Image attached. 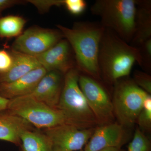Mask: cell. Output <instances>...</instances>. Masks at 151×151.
<instances>
[{
	"label": "cell",
	"instance_id": "6da1fadb",
	"mask_svg": "<svg viewBox=\"0 0 151 151\" xmlns=\"http://www.w3.org/2000/svg\"><path fill=\"white\" fill-rule=\"evenodd\" d=\"M74 53L76 68L80 73L102 81L98 65L100 40L105 29L100 22L81 21L73 27L57 25Z\"/></svg>",
	"mask_w": 151,
	"mask_h": 151
},
{
	"label": "cell",
	"instance_id": "7a4b0ae2",
	"mask_svg": "<svg viewBox=\"0 0 151 151\" xmlns=\"http://www.w3.org/2000/svg\"><path fill=\"white\" fill-rule=\"evenodd\" d=\"M140 63L137 48L108 29L104 31L99 46L98 65L101 80L112 86L119 79L129 76L135 63Z\"/></svg>",
	"mask_w": 151,
	"mask_h": 151
},
{
	"label": "cell",
	"instance_id": "3957f363",
	"mask_svg": "<svg viewBox=\"0 0 151 151\" xmlns=\"http://www.w3.org/2000/svg\"><path fill=\"white\" fill-rule=\"evenodd\" d=\"M79 74L80 72L75 68L64 75L57 109L62 112L68 124L80 129L96 128L99 123L79 87Z\"/></svg>",
	"mask_w": 151,
	"mask_h": 151
},
{
	"label": "cell",
	"instance_id": "277c9868",
	"mask_svg": "<svg viewBox=\"0 0 151 151\" xmlns=\"http://www.w3.org/2000/svg\"><path fill=\"white\" fill-rule=\"evenodd\" d=\"M90 11L100 18V22L105 28L130 44L134 32L136 0H97Z\"/></svg>",
	"mask_w": 151,
	"mask_h": 151
},
{
	"label": "cell",
	"instance_id": "5b68a950",
	"mask_svg": "<svg viewBox=\"0 0 151 151\" xmlns=\"http://www.w3.org/2000/svg\"><path fill=\"white\" fill-rule=\"evenodd\" d=\"M150 96L129 76L116 81L113 85L112 100L117 122L126 129L134 127L145 101Z\"/></svg>",
	"mask_w": 151,
	"mask_h": 151
},
{
	"label": "cell",
	"instance_id": "8992f818",
	"mask_svg": "<svg viewBox=\"0 0 151 151\" xmlns=\"http://www.w3.org/2000/svg\"><path fill=\"white\" fill-rule=\"evenodd\" d=\"M6 110L37 129H45L67 124L61 111L36 100L29 95L10 100Z\"/></svg>",
	"mask_w": 151,
	"mask_h": 151
},
{
	"label": "cell",
	"instance_id": "52a82bcc",
	"mask_svg": "<svg viewBox=\"0 0 151 151\" xmlns=\"http://www.w3.org/2000/svg\"><path fill=\"white\" fill-rule=\"evenodd\" d=\"M78 84L99 125L115 122L112 97L107 85L81 73Z\"/></svg>",
	"mask_w": 151,
	"mask_h": 151
},
{
	"label": "cell",
	"instance_id": "ba28073f",
	"mask_svg": "<svg viewBox=\"0 0 151 151\" xmlns=\"http://www.w3.org/2000/svg\"><path fill=\"white\" fill-rule=\"evenodd\" d=\"M64 38L59 29L29 28L17 38L11 50L35 56L51 48Z\"/></svg>",
	"mask_w": 151,
	"mask_h": 151
},
{
	"label": "cell",
	"instance_id": "9c48e42d",
	"mask_svg": "<svg viewBox=\"0 0 151 151\" xmlns=\"http://www.w3.org/2000/svg\"><path fill=\"white\" fill-rule=\"evenodd\" d=\"M95 128L80 129L64 124L45 129L44 133L51 142L52 151L81 150L94 133Z\"/></svg>",
	"mask_w": 151,
	"mask_h": 151
},
{
	"label": "cell",
	"instance_id": "30bf717a",
	"mask_svg": "<svg viewBox=\"0 0 151 151\" xmlns=\"http://www.w3.org/2000/svg\"><path fill=\"white\" fill-rule=\"evenodd\" d=\"M35 57L41 66L47 72L57 71L65 74L70 69L76 68L73 50L65 38L48 50Z\"/></svg>",
	"mask_w": 151,
	"mask_h": 151
},
{
	"label": "cell",
	"instance_id": "8fae6325",
	"mask_svg": "<svg viewBox=\"0 0 151 151\" xmlns=\"http://www.w3.org/2000/svg\"><path fill=\"white\" fill-rule=\"evenodd\" d=\"M126 128L118 122L99 125L84 147V151H98L108 147L121 148L128 140Z\"/></svg>",
	"mask_w": 151,
	"mask_h": 151
},
{
	"label": "cell",
	"instance_id": "7c38bea8",
	"mask_svg": "<svg viewBox=\"0 0 151 151\" xmlns=\"http://www.w3.org/2000/svg\"><path fill=\"white\" fill-rule=\"evenodd\" d=\"M64 75L57 71L47 72L29 95L51 108L57 109L63 87Z\"/></svg>",
	"mask_w": 151,
	"mask_h": 151
},
{
	"label": "cell",
	"instance_id": "4fadbf2b",
	"mask_svg": "<svg viewBox=\"0 0 151 151\" xmlns=\"http://www.w3.org/2000/svg\"><path fill=\"white\" fill-rule=\"evenodd\" d=\"M47 72L40 66L15 81L0 83V96L10 100L30 94Z\"/></svg>",
	"mask_w": 151,
	"mask_h": 151
},
{
	"label": "cell",
	"instance_id": "5bb4252c",
	"mask_svg": "<svg viewBox=\"0 0 151 151\" xmlns=\"http://www.w3.org/2000/svg\"><path fill=\"white\" fill-rule=\"evenodd\" d=\"M136 1L134 32L129 44L137 48L146 40L151 38V1Z\"/></svg>",
	"mask_w": 151,
	"mask_h": 151
},
{
	"label": "cell",
	"instance_id": "9a60e30c",
	"mask_svg": "<svg viewBox=\"0 0 151 151\" xmlns=\"http://www.w3.org/2000/svg\"><path fill=\"white\" fill-rule=\"evenodd\" d=\"M27 130H33L32 125L27 121L7 110L0 113V140L21 145L20 136Z\"/></svg>",
	"mask_w": 151,
	"mask_h": 151
},
{
	"label": "cell",
	"instance_id": "2e32d148",
	"mask_svg": "<svg viewBox=\"0 0 151 151\" xmlns=\"http://www.w3.org/2000/svg\"><path fill=\"white\" fill-rule=\"evenodd\" d=\"M9 52L13 58L12 65L6 72L0 73V83L15 81L41 66L35 56L11 49Z\"/></svg>",
	"mask_w": 151,
	"mask_h": 151
},
{
	"label": "cell",
	"instance_id": "e0dca14e",
	"mask_svg": "<svg viewBox=\"0 0 151 151\" xmlns=\"http://www.w3.org/2000/svg\"><path fill=\"white\" fill-rule=\"evenodd\" d=\"M20 139L22 151H52L51 142L44 133L25 130L22 132Z\"/></svg>",
	"mask_w": 151,
	"mask_h": 151
},
{
	"label": "cell",
	"instance_id": "ac0fdd59",
	"mask_svg": "<svg viewBox=\"0 0 151 151\" xmlns=\"http://www.w3.org/2000/svg\"><path fill=\"white\" fill-rule=\"evenodd\" d=\"M27 21L18 15L0 17V39L17 37L22 33Z\"/></svg>",
	"mask_w": 151,
	"mask_h": 151
},
{
	"label": "cell",
	"instance_id": "d6986e66",
	"mask_svg": "<svg viewBox=\"0 0 151 151\" xmlns=\"http://www.w3.org/2000/svg\"><path fill=\"white\" fill-rule=\"evenodd\" d=\"M128 151H151L150 140L139 128L135 130L133 139L128 146Z\"/></svg>",
	"mask_w": 151,
	"mask_h": 151
},
{
	"label": "cell",
	"instance_id": "ffe728a7",
	"mask_svg": "<svg viewBox=\"0 0 151 151\" xmlns=\"http://www.w3.org/2000/svg\"><path fill=\"white\" fill-rule=\"evenodd\" d=\"M136 123L142 132L150 133L151 131V96L146 99L137 119Z\"/></svg>",
	"mask_w": 151,
	"mask_h": 151
},
{
	"label": "cell",
	"instance_id": "44dd1931",
	"mask_svg": "<svg viewBox=\"0 0 151 151\" xmlns=\"http://www.w3.org/2000/svg\"><path fill=\"white\" fill-rule=\"evenodd\" d=\"M139 53V65L147 73L151 72V38L143 42L137 48Z\"/></svg>",
	"mask_w": 151,
	"mask_h": 151
},
{
	"label": "cell",
	"instance_id": "7402d4cb",
	"mask_svg": "<svg viewBox=\"0 0 151 151\" xmlns=\"http://www.w3.org/2000/svg\"><path fill=\"white\" fill-rule=\"evenodd\" d=\"M132 79L140 88L148 94H151V76L149 73L136 70L134 72Z\"/></svg>",
	"mask_w": 151,
	"mask_h": 151
},
{
	"label": "cell",
	"instance_id": "603a6c76",
	"mask_svg": "<svg viewBox=\"0 0 151 151\" xmlns=\"http://www.w3.org/2000/svg\"><path fill=\"white\" fill-rule=\"evenodd\" d=\"M63 6L70 14L78 15L86 10L87 4L84 0H64Z\"/></svg>",
	"mask_w": 151,
	"mask_h": 151
},
{
	"label": "cell",
	"instance_id": "cb8c5ba5",
	"mask_svg": "<svg viewBox=\"0 0 151 151\" xmlns=\"http://www.w3.org/2000/svg\"><path fill=\"white\" fill-rule=\"evenodd\" d=\"M27 1L28 2L31 3L35 6L41 13L47 12L53 6H63L64 4V0H29Z\"/></svg>",
	"mask_w": 151,
	"mask_h": 151
},
{
	"label": "cell",
	"instance_id": "d4e9b609",
	"mask_svg": "<svg viewBox=\"0 0 151 151\" xmlns=\"http://www.w3.org/2000/svg\"><path fill=\"white\" fill-rule=\"evenodd\" d=\"M13 63V58L9 51L0 50V73L6 72Z\"/></svg>",
	"mask_w": 151,
	"mask_h": 151
},
{
	"label": "cell",
	"instance_id": "484cf974",
	"mask_svg": "<svg viewBox=\"0 0 151 151\" xmlns=\"http://www.w3.org/2000/svg\"><path fill=\"white\" fill-rule=\"evenodd\" d=\"M25 2L24 1L17 0H0V17H2V12L4 10Z\"/></svg>",
	"mask_w": 151,
	"mask_h": 151
},
{
	"label": "cell",
	"instance_id": "4316f807",
	"mask_svg": "<svg viewBox=\"0 0 151 151\" xmlns=\"http://www.w3.org/2000/svg\"><path fill=\"white\" fill-rule=\"evenodd\" d=\"M9 100L0 96V113L7 110Z\"/></svg>",
	"mask_w": 151,
	"mask_h": 151
},
{
	"label": "cell",
	"instance_id": "83f0119b",
	"mask_svg": "<svg viewBox=\"0 0 151 151\" xmlns=\"http://www.w3.org/2000/svg\"><path fill=\"white\" fill-rule=\"evenodd\" d=\"M98 151H124L121 148L119 147H108L102 149Z\"/></svg>",
	"mask_w": 151,
	"mask_h": 151
},
{
	"label": "cell",
	"instance_id": "f1b7e54d",
	"mask_svg": "<svg viewBox=\"0 0 151 151\" xmlns=\"http://www.w3.org/2000/svg\"><path fill=\"white\" fill-rule=\"evenodd\" d=\"M84 151V150H81V151Z\"/></svg>",
	"mask_w": 151,
	"mask_h": 151
}]
</instances>
